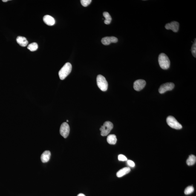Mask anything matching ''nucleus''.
<instances>
[{
	"instance_id": "1",
	"label": "nucleus",
	"mask_w": 196,
	"mask_h": 196,
	"mask_svg": "<svg viewBox=\"0 0 196 196\" xmlns=\"http://www.w3.org/2000/svg\"><path fill=\"white\" fill-rule=\"evenodd\" d=\"M158 62L160 67L163 70L168 69L170 65L169 58L164 53H161L159 55Z\"/></svg>"
},
{
	"instance_id": "2",
	"label": "nucleus",
	"mask_w": 196,
	"mask_h": 196,
	"mask_svg": "<svg viewBox=\"0 0 196 196\" xmlns=\"http://www.w3.org/2000/svg\"><path fill=\"white\" fill-rule=\"evenodd\" d=\"M72 66L70 62H67L63 66L61 69L60 70L59 75L60 79L63 80L71 72Z\"/></svg>"
},
{
	"instance_id": "3",
	"label": "nucleus",
	"mask_w": 196,
	"mask_h": 196,
	"mask_svg": "<svg viewBox=\"0 0 196 196\" xmlns=\"http://www.w3.org/2000/svg\"><path fill=\"white\" fill-rule=\"evenodd\" d=\"M97 85L99 88L102 91H107L108 88V83L105 77L99 75L97 77Z\"/></svg>"
},
{
	"instance_id": "4",
	"label": "nucleus",
	"mask_w": 196,
	"mask_h": 196,
	"mask_svg": "<svg viewBox=\"0 0 196 196\" xmlns=\"http://www.w3.org/2000/svg\"><path fill=\"white\" fill-rule=\"evenodd\" d=\"M113 125L111 122L107 121L104 122L103 126H101L100 129L101 135L102 136L108 135L113 129Z\"/></svg>"
},
{
	"instance_id": "5",
	"label": "nucleus",
	"mask_w": 196,
	"mask_h": 196,
	"mask_svg": "<svg viewBox=\"0 0 196 196\" xmlns=\"http://www.w3.org/2000/svg\"><path fill=\"white\" fill-rule=\"evenodd\" d=\"M166 122L168 126L174 129H180L182 128V125L173 116H168L166 119Z\"/></svg>"
},
{
	"instance_id": "6",
	"label": "nucleus",
	"mask_w": 196,
	"mask_h": 196,
	"mask_svg": "<svg viewBox=\"0 0 196 196\" xmlns=\"http://www.w3.org/2000/svg\"><path fill=\"white\" fill-rule=\"evenodd\" d=\"M175 85L173 82H167L162 84L159 89V93L160 94L166 92L168 91H171L173 89Z\"/></svg>"
},
{
	"instance_id": "7",
	"label": "nucleus",
	"mask_w": 196,
	"mask_h": 196,
	"mask_svg": "<svg viewBox=\"0 0 196 196\" xmlns=\"http://www.w3.org/2000/svg\"><path fill=\"white\" fill-rule=\"evenodd\" d=\"M70 128L67 122H64L61 125L60 129V134L64 138H67L69 134Z\"/></svg>"
},
{
	"instance_id": "8",
	"label": "nucleus",
	"mask_w": 196,
	"mask_h": 196,
	"mask_svg": "<svg viewBox=\"0 0 196 196\" xmlns=\"http://www.w3.org/2000/svg\"><path fill=\"white\" fill-rule=\"evenodd\" d=\"M146 84V82L143 80H137L134 82L133 88L136 91H140L144 88Z\"/></svg>"
},
{
	"instance_id": "9",
	"label": "nucleus",
	"mask_w": 196,
	"mask_h": 196,
	"mask_svg": "<svg viewBox=\"0 0 196 196\" xmlns=\"http://www.w3.org/2000/svg\"><path fill=\"white\" fill-rule=\"evenodd\" d=\"M180 24L176 21H173L170 23L166 24L165 26V28L167 30H171L174 32L177 33L179 30Z\"/></svg>"
},
{
	"instance_id": "10",
	"label": "nucleus",
	"mask_w": 196,
	"mask_h": 196,
	"mask_svg": "<svg viewBox=\"0 0 196 196\" xmlns=\"http://www.w3.org/2000/svg\"><path fill=\"white\" fill-rule=\"evenodd\" d=\"M118 40L117 38L114 36L106 37L102 38V42L104 45H109L111 43H116Z\"/></svg>"
},
{
	"instance_id": "11",
	"label": "nucleus",
	"mask_w": 196,
	"mask_h": 196,
	"mask_svg": "<svg viewBox=\"0 0 196 196\" xmlns=\"http://www.w3.org/2000/svg\"><path fill=\"white\" fill-rule=\"evenodd\" d=\"M43 20L44 23L49 26H53L55 23V21L54 18L50 15H45L44 16Z\"/></svg>"
},
{
	"instance_id": "12",
	"label": "nucleus",
	"mask_w": 196,
	"mask_h": 196,
	"mask_svg": "<svg viewBox=\"0 0 196 196\" xmlns=\"http://www.w3.org/2000/svg\"><path fill=\"white\" fill-rule=\"evenodd\" d=\"M51 154L50 151H46L43 153L41 156V160L43 163L48 162L50 160Z\"/></svg>"
},
{
	"instance_id": "13",
	"label": "nucleus",
	"mask_w": 196,
	"mask_h": 196,
	"mask_svg": "<svg viewBox=\"0 0 196 196\" xmlns=\"http://www.w3.org/2000/svg\"><path fill=\"white\" fill-rule=\"evenodd\" d=\"M17 42L21 47H25L28 44V41L26 38L24 37L19 36L16 39Z\"/></svg>"
},
{
	"instance_id": "14",
	"label": "nucleus",
	"mask_w": 196,
	"mask_h": 196,
	"mask_svg": "<svg viewBox=\"0 0 196 196\" xmlns=\"http://www.w3.org/2000/svg\"><path fill=\"white\" fill-rule=\"evenodd\" d=\"M131 171V169L129 168L126 167L122 168L119 170L117 173L118 177H121L129 173Z\"/></svg>"
},
{
	"instance_id": "15",
	"label": "nucleus",
	"mask_w": 196,
	"mask_h": 196,
	"mask_svg": "<svg viewBox=\"0 0 196 196\" xmlns=\"http://www.w3.org/2000/svg\"><path fill=\"white\" fill-rule=\"evenodd\" d=\"M107 141L110 144H115L117 141L116 136L114 134L109 135L107 137Z\"/></svg>"
},
{
	"instance_id": "16",
	"label": "nucleus",
	"mask_w": 196,
	"mask_h": 196,
	"mask_svg": "<svg viewBox=\"0 0 196 196\" xmlns=\"http://www.w3.org/2000/svg\"><path fill=\"white\" fill-rule=\"evenodd\" d=\"M196 161V157L193 155L189 156V158L187 160L186 163L188 166H192L195 164Z\"/></svg>"
},
{
	"instance_id": "17",
	"label": "nucleus",
	"mask_w": 196,
	"mask_h": 196,
	"mask_svg": "<svg viewBox=\"0 0 196 196\" xmlns=\"http://www.w3.org/2000/svg\"><path fill=\"white\" fill-rule=\"evenodd\" d=\"M103 16L105 18V23L106 24H109L111 23L112 19L109 13L107 12H104Z\"/></svg>"
},
{
	"instance_id": "18",
	"label": "nucleus",
	"mask_w": 196,
	"mask_h": 196,
	"mask_svg": "<svg viewBox=\"0 0 196 196\" xmlns=\"http://www.w3.org/2000/svg\"><path fill=\"white\" fill-rule=\"evenodd\" d=\"M38 46L37 43H32L29 44L27 47V48L31 51H35L37 50Z\"/></svg>"
},
{
	"instance_id": "19",
	"label": "nucleus",
	"mask_w": 196,
	"mask_h": 196,
	"mask_svg": "<svg viewBox=\"0 0 196 196\" xmlns=\"http://www.w3.org/2000/svg\"><path fill=\"white\" fill-rule=\"evenodd\" d=\"M194 191V188L192 186H189L186 188L185 190V194L186 195H189L192 193Z\"/></svg>"
},
{
	"instance_id": "20",
	"label": "nucleus",
	"mask_w": 196,
	"mask_h": 196,
	"mask_svg": "<svg viewBox=\"0 0 196 196\" xmlns=\"http://www.w3.org/2000/svg\"><path fill=\"white\" fill-rule=\"evenodd\" d=\"M191 53H192V55L194 57H196V39H195V42H194L193 44L191 47Z\"/></svg>"
},
{
	"instance_id": "21",
	"label": "nucleus",
	"mask_w": 196,
	"mask_h": 196,
	"mask_svg": "<svg viewBox=\"0 0 196 196\" xmlns=\"http://www.w3.org/2000/svg\"><path fill=\"white\" fill-rule=\"evenodd\" d=\"M81 4L84 7H87L91 4V0H81L80 1Z\"/></svg>"
},
{
	"instance_id": "22",
	"label": "nucleus",
	"mask_w": 196,
	"mask_h": 196,
	"mask_svg": "<svg viewBox=\"0 0 196 196\" xmlns=\"http://www.w3.org/2000/svg\"><path fill=\"white\" fill-rule=\"evenodd\" d=\"M118 159L120 161H126L127 160V158L123 155L120 154L118 156Z\"/></svg>"
},
{
	"instance_id": "23",
	"label": "nucleus",
	"mask_w": 196,
	"mask_h": 196,
	"mask_svg": "<svg viewBox=\"0 0 196 196\" xmlns=\"http://www.w3.org/2000/svg\"><path fill=\"white\" fill-rule=\"evenodd\" d=\"M127 163H128V164L129 166L131 167H134L135 166V163L134 162H133L132 160H128V161H127Z\"/></svg>"
},
{
	"instance_id": "24",
	"label": "nucleus",
	"mask_w": 196,
	"mask_h": 196,
	"mask_svg": "<svg viewBox=\"0 0 196 196\" xmlns=\"http://www.w3.org/2000/svg\"><path fill=\"white\" fill-rule=\"evenodd\" d=\"M77 196H85V195L83 194L80 193L78 194Z\"/></svg>"
},
{
	"instance_id": "25",
	"label": "nucleus",
	"mask_w": 196,
	"mask_h": 196,
	"mask_svg": "<svg viewBox=\"0 0 196 196\" xmlns=\"http://www.w3.org/2000/svg\"><path fill=\"white\" fill-rule=\"evenodd\" d=\"M9 0H3L2 1L3 2H7V1H8Z\"/></svg>"
},
{
	"instance_id": "26",
	"label": "nucleus",
	"mask_w": 196,
	"mask_h": 196,
	"mask_svg": "<svg viewBox=\"0 0 196 196\" xmlns=\"http://www.w3.org/2000/svg\"><path fill=\"white\" fill-rule=\"evenodd\" d=\"M67 122H68V120H67Z\"/></svg>"
}]
</instances>
